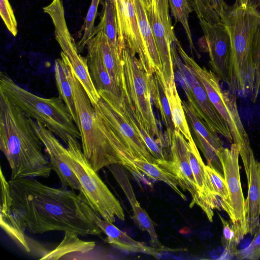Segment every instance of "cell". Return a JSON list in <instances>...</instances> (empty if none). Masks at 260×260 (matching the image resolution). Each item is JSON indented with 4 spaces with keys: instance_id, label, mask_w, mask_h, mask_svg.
Masks as SVG:
<instances>
[{
    "instance_id": "1",
    "label": "cell",
    "mask_w": 260,
    "mask_h": 260,
    "mask_svg": "<svg viewBox=\"0 0 260 260\" xmlns=\"http://www.w3.org/2000/svg\"><path fill=\"white\" fill-rule=\"evenodd\" d=\"M11 209L25 230L32 234L69 232L101 236L96 213L83 196L73 189L46 185L35 178L9 180Z\"/></svg>"
},
{
    "instance_id": "2",
    "label": "cell",
    "mask_w": 260,
    "mask_h": 260,
    "mask_svg": "<svg viewBox=\"0 0 260 260\" xmlns=\"http://www.w3.org/2000/svg\"><path fill=\"white\" fill-rule=\"evenodd\" d=\"M43 146L36 122L0 90V148L11 169L10 179L50 176Z\"/></svg>"
},
{
    "instance_id": "3",
    "label": "cell",
    "mask_w": 260,
    "mask_h": 260,
    "mask_svg": "<svg viewBox=\"0 0 260 260\" xmlns=\"http://www.w3.org/2000/svg\"><path fill=\"white\" fill-rule=\"evenodd\" d=\"M60 55L67 64L77 112L78 128L84 156L95 172L112 164H119L134 175L142 177L134 159L110 128L96 114L90 101L77 79L66 55Z\"/></svg>"
},
{
    "instance_id": "4",
    "label": "cell",
    "mask_w": 260,
    "mask_h": 260,
    "mask_svg": "<svg viewBox=\"0 0 260 260\" xmlns=\"http://www.w3.org/2000/svg\"><path fill=\"white\" fill-rule=\"evenodd\" d=\"M231 41L230 90L235 95H251L254 81L252 50L260 26V11L251 0L246 4L235 1L221 19Z\"/></svg>"
},
{
    "instance_id": "5",
    "label": "cell",
    "mask_w": 260,
    "mask_h": 260,
    "mask_svg": "<svg viewBox=\"0 0 260 260\" xmlns=\"http://www.w3.org/2000/svg\"><path fill=\"white\" fill-rule=\"evenodd\" d=\"M0 90L28 116L43 124L66 145L70 136L81 139L78 127L59 96L46 99L35 95L18 85L2 72Z\"/></svg>"
},
{
    "instance_id": "6",
    "label": "cell",
    "mask_w": 260,
    "mask_h": 260,
    "mask_svg": "<svg viewBox=\"0 0 260 260\" xmlns=\"http://www.w3.org/2000/svg\"><path fill=\"white\" fill-rule=\"evenodd\" d=\"M118 51L122 67V98L150 136L163 148L169 147L152 109L151 81L153 74L145 71L136 54L128 48L122 47Z\"/></svg>"
},
{
    "instance_id": "7",
    "label": "cell",
    "mask_w": 260,
    "mask_h": 260,
    "mask_svg": "<svg viewBox=\"0 0 260 260\" xmlns=\"http://www.w3.org/2000/svg\"><path fill=\"white\" fill-rule=\"evenodd\" d=\"M64 159L80 184L87 203L101 217L114 223L116 218L124 220L123 210L113 194L88 163L77 138H69Z\"/></svg>"
},
{
    "instance_id": "8",
    "label": "cell",
    "mask_w": 260,
    "mask_h": 260,
    "mask_svg": "<svg viewBox=\"0 0 260 260\" xmlns=\"http://www.w3.org/2000/svg\"><path fill=\"white\" fill-rule=\"evenodd\" d=\"M175 44L183 61L202 82L210 101L228 124L233 143L238 147L250 145L238 112L236 95L230 90H223L220 84V79L217 75L204 67L202 68L189 56L178 39Z\"/></svg>"
},
{
    "instance_id": "9",
    "label": "cell",
    "mask_w": 260,
    "mask_h": 260,
    "mask_svg": "<svg viewBox=\"0 0 260 260\" xmlns=\"http://www.w3.org/2000/svg\"><path fill=\"white\" fill-rule=\"evenodd\" d=\"M100 99L94 105L96 114L116 136L134 160L141 159L156 164L144 141L131 123L122 103V97L98 90Z\"/></svg>"
},
{
    "instance_id": "10",
    "label": "cell",
    "mask_w": 260,
    "mask_h": 260,
    "mask_svg": "<svg viewBox=\"0 0 260 260\" xmlns=\"http://www.w3.org/2000/svg\"><path fill=\"white\" fill-rule=\"evenodd\" d=\"M171 56L176 68L188 103L198 115L214 132L223 136L231 143L233 140L229 126L210 101L206 90L199 79L180 59L174 42L171 45Z\"/></svg>"
},
{
    "instance_id": "11",
    "label": "cell",
    "mask_w": 260,
    "mask_h": 260,
    "mask_svg": "<svg viewBox=\"0 0 260 260\" xmlns=\"http://www.w3.org/2000/svg\"><path fill=\"white\" fill-rule=\"evenodd\" d=\"M43 9L51 18L56 40L93 106L99 102L100 96L91 79L87 58L80 54L77 44L68 28L62 1L53 0Z\"/></svg>"
},
{
    "instance_id": "12",
    "label": "cell",
    "mask_w": 260,
    "mask_h": 260,
    "mask_svg": "<svg viewBox=\"0 0 260 260\" xmlns=\"http://www.w3.org/2000/svg\"><path fill=\"white\" fill-rule=\"evenodd\" d=\"M217 152L222 167L230 197V202L224 211L244 238L248 234V231L245 213V199L240 179L238 146L233 143L230 148L223 147Z\"/></svg>"
},
{
    "instance_id": "13",
    "label": "cell",
    "mask_w": 260,
    "mask_h": 260,
    "mask_svg": "<svg viewBox=\"0 0 260 260\" xmlns=\"http://www.w3.org/2000/svg\"><path fill=\"white\" fill-rule=\"evenodd\" d=\"M148 20L159 54L167 84L175 79L171 45L177 39L169 11L168 0H143Z\"/></svg>"
},
{
    "instance_id": "14",
    "label": "cell",
    "mask_w": 260,
    "mask_h": 260,
    "mask_svg": "<svg viewBox=\"0 0 260 260\" xmlns=\"http://www.w3.org/2000/svg\"><path fill=\"white\" fill-rule=\"evenodd\" d=\"M187 143L181 133L175 129L171 137V160H156V164L173 174L179 186L190 193L192 198L190 208L197 205L204 211V204L189 164Z\"/></svg>"
},
{
    "instance_id": "15",
    "label": "cell",
    "mask_w": 260,
    "mask_h": 260,
    "mask_svg": "<svg viewBox=\"0 0 260 260\" xmlns=\"http://www.w3.org/2000/svg\"><path fill=\"white\" fill-rule=\"evenodd\" d=\"M199 19L204 34L205 50L209 55L210 67L220 79L229 86L231 41L228 30L222 23L212 24L203 18Z\"/></svg>"
},
{
    "instance_id": "16",
    "label": "cell",
    "mask_w": 260,
    "mask_h": 260,
    "mask_svg": "<svg viewBox=\"0 0 260 260\" xmlns=\"http://www.w3.org/2000/svg\"><path fill=\"white\" fill-rule=\"evenodd\" d=\"M117 23L118 50L127 47L138 55L145 71L150 72L148 57L140 33L133 0H114Z\"/></svg>"
},
{
    "instance_id": "17",
    "label": "cell",
    "mask_w": 260,
    "mask_h": 260,
    "mask_svg": "<svg viewBox=\"0 0 260 260\" xmlns=\"http://www.w3.org/2000/svg\"><path fill=\"white\" fill-rule=\"evenodd\" d=\"M238 149L248 184L245 201L248 234L253 236L260 224V162L255 158L250 145Z\"/></svg>"
},
{
    "instance_id": "18",
    "label": "cell",
    "mask_w": 260,
    "mask_h": 260,
    "mask_svg": "<svg viewBox=\"0 0 260 260\" xmlns=\"http://www.w3.org/2000/svg\"><path fill=\"white\" fill-rule=\"evenodd\" d=\"M36 128L45 151L49 156L50 165L60 180L61 187H70L82 192L79 181L64 159L66 147L60 142L55 135L39 121Z\"/></svg>"
},
{
    "instance_id": "19",
    "label": "cell",
    "mask_w": 260,
    "mask_h": 260,
    "mask_svg": "<svg viewBox=\"0 0 260 260\" xmlns=\"http://www.w3.org/2000/svg\"><path fill=\"white\" fill-rule=\"evenodd\" d=\"M117 182L133 209L132 219L136 224L143 231L147 232L150 237L152 246L165 251H174L177 249L165 247L158 240L153 222L150 216L137 201L132 186L123 167L119 164H112L107 167Z\"/></svg>"
},
{
    "instance_id": "20",
    "label": "cell",
    "mask_w": 260,
    "mask_h": 260,
    "mask_svg": "<svg viewBox=\"0 0 260 260\" xmlns=\"http://www.w3.org/2000/svg\"><path fill=\"white\" fill-rule=\"evenodd\" d=\"M1 198L0 203V223L2 229L24 251L30 252L28 237L25 230L15 216L11 208V196L9 181L1 169Z\"/></svg>"
},
{
    "instance_id": "21",
    "label": "cell",
    "mask_w": 260,
    "mask_h": 260,
    "mask_svg": "<svg viewBox=\"0 0 260 260\" xmlns=\"http://www.w3.org/2000/svg\"><path fill=\"white\" fill-rule=\"evenodd\" d=\"M93 220L106 235V241L113 247L128 252L142 253L156 258H158L161 252H164L159 249L132 239L113 223L102 219L98 213L95 215Z\"/></svg>"
},
{
    "instance_id": "22",
    "label": "cell",
    "mask_w": 260,
    "mask_h": 260,
    "mask_svg": "<svg viewBox=\"0 0 260 260\" xmlns=\"http://www.w3.org/2000/svg\"><path fill=\"white\" fill-rule=\"evenodd\" d=\"M86 46L87 64L91 79L97 90L109 91L121 98V90L114 83L108 72L94 36L89 40Z\"/></svg>"
},
{
    "instance_id": "23",
    "label": "cell",
    "mask_w": 260,
    "mask_h": 260,
    "mask_svg": "<svg viewBox=\"0 0 260 260\" xmlns=\"http://www.w3.org/2000/svg\"><path fill=\"white\" fill-rule=\"evenodd\" d=\"M140 33L148 57L150 72H162L159 54L148 18L143 0H133Z\"/></svg>"
},
{
    "instance_id": "24",
    "label": "cell",
    "mask_w": 260,
    "mask_h": 260,
    "mask_svg": "<svg viewBox=\"0 0 260 260\" xmlns=\"http://www.w3.org/2000/svg\"><path fill=\"white\" fill-rule=\"evenodd\" d=\"M165 82L162 72L155 71L151 81V94L154 105L159 111L161 120L166 126L165 137L168 145L170 147L172 135L176 128L172 119Z\"/></svg>"
},
{
    "instance_id": "25",
    "label": "cell",
    "mask_w": 260,
    "mask_h": 260,
    "mask_svg": "<svg viewBox=\"0 0 260 260\" xmlns=\"http://www.w3.org/2000/svg\"><path fill=\"white\" fill-rule=\"evenodd\" d=\"M55 78L59 96L63 101L72 117L74 123L78 126L79 122L77 112L74 101L73 92L69 80L67 64L62 55L57 58L54 63Z\"/></svg>"
},
{
    "instance_id": "26",
    "label": "cell",
    "mask_w": 260,
    "mask_h": 260,
    "mask_svg": "<svg viewBox=\"0 0 260 260\" xmlns=\"http://www.w3.org/2000/svg\"><path fill=\"white\" fill-rule=\"evenodd\" d=\"M92 36H94L97 40L104 62L110 77L121 90L122 67L119 54L116 53L111 48L102 30L95 28Z\"/></svg>"
},
{
    "instance_id": "27",
    "label": "cell",
    "mask_w": 260,
    "mask_h": 260,
    "mask_svg": "<svg viewBox=\"0 0 260 260\" xmlns=\"http://www.w3.org/2000/svg\"><path fill=\"white\" fill-rule=\"evenodd\" d=\"M166 93L170 105L172 119L176 129L178 130L187 141L192 135L183 107L182 102L177 90L175 79L167 84L165 82Z\"/></svg>"
},
{
    "instance_id": "28",
    "label": "cell",
    "mask_w": 260,
    "mask_h": 260,
    "mask_svg": "<svg viewBox=\"0 0 260 260\" xmlns=\"http://www.w3.org/2000/svg\"><path fill=\"white\" fill-rule=\"evenodd\" d=\"M74 233L66 232L62 242L52 250H47L41 259H58L73 252L85 253L92 249L95 242L81 240Z\"/></svg>"
},
{
    "instance_id": "29",
    "label": "cell",
    "mask_w": 260,
    "mask_h": 260,
    "mask_svg": "<svg viewBox=\"0 0 260 260\" xmlns=\"http://www.w3.org/2000/svg\"><path fill=\"white\" fill-rule=\"evenodd\" d=\"M105 35L111 48L119 53L117 44V23L114 0H104L100 22L95 28Z\"/></svg>"
},
{
    "instance_id": "30",
    "label": "cell",
    "mask_w": 260,
    "mask_h": 260,
    "mask_svg": "<svg viewBox=\"0 0 260 260\" xmlns=\"http://www.w3.org/2000/svg\"><path fill=\"white\" fill-rule=\"evenodd\" d=\"M183 107L190 128L198 133L216 150L223 147V143L217 133L213 131L207 123L197 114L188 102H182Z\"/></svg>"
},
{
    "instance_id": "31",
    "label": "cell",
    "mask_w": 260,
    "mask_h": 260,
    "mask_svg": "<svg viewBox=\"0 0 260 260\" xmlns=\"http://www.w3.org/2000/svg\"><path fill=\"white\" fill-rule=\"evenodd\" d=\"M134 162L142 174H144L153 180L165 182L183 200H186V197L178 187L179 184L176 178L173 174L163 169L156 164L141 159H135Z\"/></svg>"
},
{
    "instance_id": "32",
    "label": "cell",
    "mask_w": 260,
    "mask_h": 260,
    "mask_svg": "<svg viewBox=\"0 0 260 260\" xmlns=\"http://www.w3.org/2000/svg\"><path fill=\"white\" fill-rule=\"evenodd\" d=\"M122 103L131 123L140 135L152 155L156 160H168L166 152L163 149L164 148L159 144L156 139L150 136L139 122L132 110L122 99Z\"/></svg>"
},
{
    "instance_id": "33",
    "label": "cell",
    "mask_w": 260,
    "mask_h": 260,
    "mask_svg": "<svg viewBox=\"0 0 260 260\" xmlns=\"http://www.w3.org/2000/svg\"><path fill=\"white\" fill-rule=\"evenodd\" d=\"M168 1L172 14L175 21L180 22L183 27L191 51H196L188 23L189 15L193 11L192 7L188 0Z\"/></svg>"
},
{
    "instance_id": "34",
    "label": "cell",
    "mask_w": 260,
    "mask_h": 260,
    "mask_svg": "<svg viewBox=\"0 0 260 260\" xmlns=\"http://www.w3.org/2000/svg\"><path fill=\"white\" fill-rule=\"evenodd\" d=\"M222 225L221 242L226 255L234 257L238 250L237 246L243 238L237 228L230 221L225 220L218 213Z\"/></svg>"
},
{
    "instance_id": "35",
    "label": "cell",
    "mask_w": 260,
    "mask_h": 260,
    "mask_svg": "<svg viewBox=\"0 0 260 260\" xmlns=\"http://www.w3.org/2000/svg\"><path fill=\"white\" fill-rule=\"evenodd\" d=\"M206 172L214 195L219 200L220 208L224 210L230 202L229 193L224 176L213 167L207 165Z\"/></svg>"
},
{
    "instance_id": "36",
    "label": "cell",
    "mask_w": 260,
    "mask_h": 260,
    "mask_svg": "<svg viewBox=\"0 0 260 260\" xmlns=\"http://www.w3.org/2000/svg\"><path fill=\"white\" fill-rule=\"evenodd\" d=\"M190 129L192 132L194 141L205 156L207 165L213 167L223 175L222 167L217 150L198 133L192 129L190 128Z\"/></svg>"
},
{
    "instance_id": "37",
    "label": "cell",
    "mask_w": 260,
    "mask_h": 260,
    "mask_svg": "<svg viewBox=\"0 0 260 260\" xmlns=\"http://www.w3.org/2000/svg\"><path fill=\"white\" fill-rule=\"evenodd\" d=\"M100 0H92L80 33L82 38L78 42L77 47L79 53L84 49L94 31V21L96 15L98 5Z\"/></svg>"
},
{
    "instance_id": "38",
    "label": "cell",
    "mask_w": 260,
    "mask_h": 260,
    "mask_svg": "<svg viewBox=\"0 0 260 260\" xmlns=\"http://www.w3.org/2000/svg\"><path fill=\"white\" fill-rule=\"evenodd\" d=\"M252 59L254 70V81L250 99L254 103L260 92V26L257 29L253 39Z\"/></svg>"
},
{
    "instance_id": "39",
    "label": "cell",
    "mask_w": 260,
    "mask_h": 260,
    "mask_svg": "<svg viewBox=\"0 0 260 260\" xmlns=\"http://www.w3.org/2000/svg\"><path fill=\"white\" fill-rule=\"evenodd\" d=\"M198 18H202L212 24L222 23L212 7L210 0H188Z\"/></svg>"
},
{
    "instance_id": "40",
    "label": "cell",
    "mask_w": 260,
    "mask_h": 260,
    "mask_svg": "<svg viewBox=\"0 0 260 260\" xmlns=\"http://www.w3.org/2000/svg\"><path fill=\"white\" fill-rule=\"evenodd\" d=\"M254 237L246 247L238 249L235 256L238 259L257 260L260 257V224L258 225Z\"/></svg>"
},
{
    "instance_id": "41",
    "label": "cell",
    "mask_w": 260,
    "mask_h": 260,
    "mask_svg": "<svg viewBox=\"0 0 260 260\" xmlns=\"http://www.w3.org/2000/svg\"><path fill=\"white\" fill-rule=\"evenodd\" d=\"M0 14L7 28L15 37L17 34V22L8 0H0Z\"/></svg>"
},
{
    "instance_id": "42",
    "label": "cell",
    "mask_w": 260,
    "mask_h": 260,
    "mask_svg": "<svg viewBox=\"0 0 260 260\" xmlns=\"http://www.w3.org/2000/svg\"><path fill=\"white\" fill-rule=\"evenodd\" d=\"M212 8L220 17L221 20L229 7L224 0H210Z\"/></svg>"
},
{
    "instance_id": "43",
    "label": "cell",
    "mask_w": 260,
    "mask_h": 260,
    "mask_svg": "<svg viewBox=\"0 0 260 260\" xmlns=\"http://www.w3.org/2000/svg\"><path fill=\"white\" fill-rule=\"evenodd\" d=\"M238 3L241 4H246L248 3L249 0H236Z\"/></svg>"
},
{
    "instance_id": "44",
    "label": "cell",
    "mask_w": 260,
    "mask_h": 260,
    "mask_svg": "<svg viewBox=\"0 0 260 260\" xmlns=\"http://www.w3.org/2000/svg\"><path fill=\"white\" fill-rule=\"evenodd\" d=\"M256 5L257 6V8H259L260 9V0H257V4Z\"/></svg>"
}]
</instances>
